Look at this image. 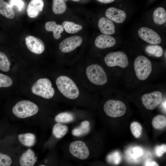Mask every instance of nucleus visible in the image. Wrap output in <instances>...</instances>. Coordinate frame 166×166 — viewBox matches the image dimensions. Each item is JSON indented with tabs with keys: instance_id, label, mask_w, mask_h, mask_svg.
<instances>
[{
	"instance_id": "f03ea898",
	"label": "nucleus",
	"mask_w": 166,
	"mask_h": 166,
	"mask_svg": "<svg viewBox=\"0 0 166 166\" xmlns=\"http://www.w3.org/2000/svg\"><path fill=\"white\" fill-rule=\"evenodd\" d=\"M38 111L37 105L28 100H22L17 102L14 106L12 112L18 117L24 118L33 116Z\"/></svg>"
},
{
	"instance_id": "f257e3e1",
	"label": "nucleus",
	"mask_w": 166,
	"mask_h": 166,
	"mask_svg": "<svg viewBox=\"0 0 166 166\" xmlns=\"http://www.w3.org/2000/svg\"><path fill=\"white\" fill-rule=\"evenodd\" d=\"M56 83L59 90L66 97L74 99L79 96L78 88L73 81L69 77L61 76L57 79Z\"/></svg>"
},
{
	"instance_id": "a878e982",
	"label": "nucleus",
	"mask_w": 166,
	"mask_h": 166,
	"mask_svg": "<svg viewBox=\"0 0 166 166\" xmlns=\"http://www.w3.org/2000/svg\"><path fill=\"white\" fill-rule=\"evenodd\" d=\"M66 6L64 1L54 0L53 1L52 10L55 14H61L66 10Z\"/></svg>"
},
{
	"instance_id": "7ed1b4c3",
	"label": "nucleus",
	"mask_w": 166,
	"mask_h": 166,
	"mask_svg": "<svg viewBox=\"0 0 166 166\" xmlns=\"http://www.w3.org/2000/svg\"><path fill=\"white\" fill-rule=\"evenodd\" d=\"M50 81L47 78L38 80L32 86L31 91L33 93L45 99L52 97L55 93L54 89L52 87Z\"/></svg>"
},
{
	"instance_id": "5701e85b",
	"label": "nucleus",
	"mask_w": 166,
	"mask_h": 166,
	"mask_svg": "<svg viewBox=\"0 0 166 166\" xmlns=\"http://www.w3.org/2000/svg\"><path fill=\"white\" fill-rule=\"evenodd\" d=\"M0 14L9 19L13 18L15 16L12 7L9 3L2 0H0Z\"/></svg>"
},
{
	"instance_id": "7c9ffc66",
	"label": "nucleus",
	"mask_w": 166,
	"mask_h": 166,
	"mask_svg": "<svg viewBox=\"0 0 166 166\" xmlns=\"http://www.w3.org/2000/svg\"><path fill=\"white\" fill-rule=\"evenodd\" d=\"M10 65L9 60L6 55L0 51V69L4 72H8L10 70Z\"/></svg>"
},
{
	"instance_id": "6e6552de",
	"label": "nucleus",
	"mask_w": 166,
	"mask_h": 166,
	"mask_svg": "<svg viewBox=\"0 0 166 166\" xmlns=\"http://www.w3.org/2000/svg\"><path fill=\"white\" fill-rule=\"evenodd\" d=\"M69 151L75 157L81 160L86 159L89 155V152L85 143L81 140L71 142L69 146Z\"/></svg>"
},
{
	"instance_id": "9d476101",
	"label": "nucleus",
	"mask_w": 166,
	"mask_h": 166,
	"mask_svg": "<svg viewBox=\"0 0 166 166\" xmlns=\"http://www.w3.org/2000/svg\"><path fill=\"white\" fill-rule=\"evenodd\" d=\"M139 36L146 42L152 44L160 43L161 39L159 34L152 29L146 27H142L138 30Z\"/></svg>"
},
{
	"instance_id": "c756f323",
	"label": "nucleus",
	"mask_w": 166,
	"mask_h": 166,
	"mask_svg": "<svg viewBox=\"0 0 166 166\" xmlns=\"http://www.w3.org/2000/svg\"><path fill=\"white\" fill-rule=\"evenodd\" d=\"M145 49L148 53L157 57L161 56L163 52L162 47L158 45H149L146 46Z\"/></svg>"
},
{
	"instance_id": "58836bf2",
	"label": "nucleus",
	"mask_w": 166,
	"mask_h": 166,
	"mask_svg": "<svg viewBox=\"0 0 166 166\" xmlns=\"http://www.w3.org/2000/svg\"><path fill=\"white\" fill-rule=\"evenodd\" d=\"M162 108L164 112L166 113V100H164L162 103Z\"/></svg>"
},
{
	"instance_id": "e433bc0d",
	"label": "nucleus",
	"mask_w": 166,
	"mask_h": 166,
	"mask_svg": "<svg viewBox=\"0 0 166 166\" xmlns=\"http://www.w3.org/2000/svg\"><path fill=\"white\" fill-rule=\"evenodd\" d=\"M144 166H159V165L156 162L149 159L145 160Z\"/></svg>"
},
{
	"instance_id": "6ab92c4d",
	"label": "nucleus",
	"mask_w": 166,
	"mask_h": 166,
	"mask_svg": "<svg viewBox=\"0 0 166 166\" xmlns=\"http://www.w3.org/2000/svg\"><path fill=\"white\" fill-rule=\"evenodd\" d=\"M45 28L46 31L53 32V37L56 39H58L61 37V34L63 31L64 29L62 25H57L54 21L46 22Z\"/></svg>"
},
{
	"instance_id": "72a5a7b5",
	"label": "nucleus",
	"mask_w": 166,
	"mask_h": 166,
	"mask_svg": "<svg viewBox=\"0 0 166 166\" xmlns=\"http://www.w3.org/2000/svg\"><path fill=\"white\" fill-rule=\"evenodd\" d=\"M12 160L9 156L0 152V166H10Z\"/></svg>"
},
{
	"instance_id": "c9c22d12",
	"label": "nucleus",
	"mask_w": 166,
	"mask_h": 166,
	"mask_svg": "<svg viewBox=\"0 0 166 166\" xmlns=\"http://www.w3.org/2000/svg\"><path fill=\"white\" fill-rule=\"evenodd\" d=\"M166 152V145L163 144L160 146H157L155 148L156 155L158 157L161 156Z\"/></svg>"
},
{
	"instance_id": "cd10ccee",
	"label": "nucleus",
	"mask_w": 166,
	"mask_h": 166,
	"mask_svg": "<svg viewBox=\"0 0 166 166\" xmlns=\"http://www.w3.org/2000/svg\"><path fill=\"white\" fill-rule=\"evenodd\" d=\"M122 156L120 152L118 151H114L106 157V160L109 164L113 165L119 164L121 160Z\"/></svg>"
},
{
	"instance_id": "a211bd4d",
	"label": "nucleus",
	"mask_w": 166,
	"mask_h": 166,
	"mask_svg": "<svg viewBox=\"0 0 166 166\" xmlns=\"http://www.w3.org/2000/svg\"><path fill=\"white\" fill-rule=\"evenodd\" d=\"M37 161L34 152L29 148L21 156L19 163L21 166H34Z\"/></svg>"
},
{
	"instance_id": "ddd939ff",
	"label": "nucleus",
	"mask_w": 166,
	"mask_h": 166,
	"mask_svg": "<svg viewBox=\"0 0 166 166\" xmlns=\"http://www.w3.org/2000/svg\"><path fill=\"white\" fill-rule=\"evenodd\" d=\"M143 148L136 146L130 147L126 150L124 156L126 160L131 163H138L140 161V158L143 155Z\"/></svg>"
},
{
	"instance_id": "39448f33",
	"label": "nucleus",
	"mask_w": 166,
	"mask_h": 166,
	"mask_svg": "<svg viewBox=\"0 0 166 166\" xmlns=\"http://www.w3.org/2000/svg\"><path fill=\"white\" fill-rule=\"evenodd\" d=\"M86 73L88 79L94 84L102 85L107 81V77L104 70L98 65L93 64L88 66Z\"/></svg>"
},
{
	"instance_id": "473e14b6",
	"label": "nucleus",
	"mask_w": 166,
	"mask_h": 166,
	"mask_svg": "<svg viewBox=\"0 0 166 166\" xmlns=\"http://www.w3.org/2000/svg\"><path fill=\"white\" fill-rule=\"evenodd\" d=\"M13 83V81L10 77L0 73V87H9Z\"/></svg>"
},
{
	"instance_id": "dca6fc26",
	"label": "nucleus",
	"mask_w": 166,
	"mask_h": 166,
	"mask_svg": "<svg viewBox=\"0 0 166 166\" xmlns=\"http://www.w3.org/2000/svg\"><path fill=\"white\" fill-rule=\"evenodd\" d=\"M98 26L101 32L104 34L111 35L115 32V26L113 22L104 17L98 21Z\"/></svg>"
},
{
	"instance_id": "4468645a",
	"label": "nucleus",
	"mask_w": 166,
	"mask_h": 166,
	"mask_svg": "<svg viewBox=\"0 0 166 166\" xmlns=\"http://www.w3.org/2000/svg\"><path fill=\"white\" fill-rule=\"evenodd\" d=\"M105 15L109 19L118 23L123 22L126 17L124 11L114 7L107 9L105 12Z\"/></svg>"
},
{
	"instance_id": "1a4fd4ad",
	"label": "nucleus",
	"mask_w": 166,
	"mask_h": 166,
	"mask_svg": "<svg viewBox=\"0 0 166 166\" xmlns=\"http://www.w3.org/2000/svg\"><path fill=\"white\" fill-rule=\"evenodd\" d=\"M162 95L161 92L155 91L144 94L141 101L145 108L148 110H152L162 101Z\"/></svg>"
},
{
	"instance_id": "aec40b11",
	"label": "nucleus",
	"mask_w": 166,
	"mask_h": 166,
	"mask_svg": "<svg viewBox=\"0 0 166 166\" xmlns=\"http://www.w3.org/2000/svg\"><path fill=\"white\" fill-rule=\"evenodd\" d=\"M18 139L19 142L23 145L27 147H32L36 143L35 135L31 133H27L19 134Z\"/></svg>"
},
{
	"instance_id": "f8f14e48",
	"label": "nucleus",
	"mask_w": 166,
	"mask_h": 166,
	"mask_svg": "<svg viewBox=\"0 0 166 166\" xmlns=\"http://www.w3.org/2000/svg\"><path fill=\"white\" fill-rule=\"evenodd\" d=\"M25 42L28 49L34 53L40 54L44 50V44L39 38L28 35L25 38Z\"/></svg>"
},
{
	"instance_id": "0eeeda50",
	"label": "nucleus",
	"mask_w": 166,
	"mask_h": 166,
	"mask_svg": "<svg viewBox=\"0 0 166 166\" xmlns=\"http://www.w3.org/2000/svg\"><path fill=\"white\" fill-rule=\"evenodd\" d=\"M105 62L110 67L118 66L122 68L126 67L128 65V58L124 52L117 51L110 52L105 56Z\"/></svg>"
},
{
	"instance_id": "423d86ee",
	"label": "nucleus",
	"mask_w": 166,
	"mask_h": 166,
	"mask_svg": "<svg viewBox=\"0 0 166 166\" xmlns=\"http://www.w3.org/2000/svg\"><path fill=\"white\" fill-rule=\"evenodd\" d=\"M103 109L105 113L109 116L117 117L124 115L126 107L124 103L121 101L109 100L104 104Z\"/></svg>"
},
{
	"instance_id": "393cba45",
	"label": "nucleus",
	"mask_w": 166,
	"mask_h": 166,
	"mask_svg": "<svg viewBox=\"0 0 166 166\" xmlns=\"http://www.w3.org/2000/svg\"><path fill=\"white\" fill-rule=\"evenodd\" d=\"M62 26L65 31L69 34H74L81 30V26L72 22L65 21L62 23Z\"/></svg>"
},
{
	"instance_id": "ea45409f",
	"label": "nucleus",
	"mask_w": 166,
	"mask_h": 166,
	"mask_svg": "<svg viewBox=\"0 0 166 166\" xmlns=\"http://www.w3.org/2000/svg\"><path fill=\"white\" fill-rule=\"evenodd\" d=\"M72 1H74V2H77V1H79V0H72Z\"/></svg>"
},
{
	"instance_id": "9b49d317",
	"label": "nucleus",
	"mask_w": 166,
	"mask_h": 166,
	"mask_svg": "<svg viewBox=\"0 0 166 166\" xmlns=\"http://www.w3.org/2000/svg\"><path fill=\"white\" fill-rule=\"evenodd\" d=\"M82 41V38L79 35L71 36L62 41L59 44V48L63 52H69L80 46Z\"/></svg>"
},
{
	"instance_id": "412c9836",
	"label": "nucleus",
	"mask_w": 166,
	"mask_h": 166,
	"mask_svg": "<svg viewBox=\"0 0 166 166\" xmlns=\"http://www.w3.org/2000/svg\"><path fill=\"white\" fill-rule=\"evenodd\" d=\"M154 22L158 25H162L166 21V11L164 8L159 7L156 8L153 14Z\"/></svg>"
},
{
	"instance_id": "2eb2a0df",
	"label": "nucleus",
	"mask_w": 166,
	"mask_h": 166,
	"mask_svg": "<svg viewBox=\"0 0 166 166\" xmlns=\"http://www.w3.org/2000/svg\"><path fill=\"white\" fill-rule=\"evenodd\" d=\"M116 43V39L114 37L104 34L97 36L95 41L96 46L101 49L112 47Z\"/></svg>"
},
{
	"instance_id": "a19ab883",
	"label": "nucleus",
	"mask_w": 166,
	"mask_h": 166,
	"mask_svg": "<svg viewBox=\"0 0 166 166\" xmlns=\"http://www.w3.org/2000/svg\"><path fill=\"white\" fill-rule=\"evenodd\" d=\"M39 166H45L44 165H39Z\"/></svg>"
},
{
	"instance_id": "4be33fe9",
	"label": "nucleus",
	"mask_w": 166,
	"mask_h": 166,
	"mask_svg": "<svg viewBox=\"0 0 166 166\" xmlns=\"http://www.w3.org/2000/svg\"><path fill=\"white\" fill-rule=\"evenodd\" d=\"M90 130L89 122L87 121H82L78 127L74 128L72 131V134L75 136H80L88 133Z\"/></svg>"
},
{
	"instance_id": "c85d7f7f",
	"label": "nucleus",
	"mask_w": 166,
	"mask_h": 166,
	"mask_svg": "<svg viewBox=\"0 0 166 166\" xmlns=\"http://www.w3.org/2000/svg\"><path fill=\"white\" fill-rule=\"evenodd\" d=\"M153 127L156 129H161L166 125V118L164 116L159 115L156 116L152 121Z\"/></svg>"
},
{
	"instance_id": "f704fd0d",
	"label": "nucleus",
	"mask_w": 166,
	"mask_h": 166,
	"mask_svg": "<svg viewBox=\"0 0 166 166\" xmlns=\"http://www.w3.org/2000/svg\"><path fill=\"white\" fill-rule=\"evenodd\" d=\"M9 5L11 7L15 6H17L18 10L21 11L24 6V2L21 0H11L9 1Z\"/></svg>"
},
{
	"instance_id": "20e7f679",
	"label": "nucleus",
	"mask_w": 166,
	"mask_h": 166,
	"mask_svg": "<svg viewBox=\"0 0 166 166\" xmlns=\"http://www.w3.org/2000/svg\"><path fill=\"white\" fill-rule=\"evenodd\" d=\"M134 66L136 77L140 80L147 79L152 71V64L150 60L144 56L137 57L134 62Z\"/></svg>"
},
{
	"instance_id": "2f4dec72",
	"label": "nucleus",
	"mask_w": 166,
	"mask_h": 166,
	"mask_svg": "<svg viewBox=\"0 0 166 166\" xmlns=\"http://www.w3.org/2000/svg\"><path fill=\"white\" fill-rule=\"evenodd\" d=\"M130 129L132 134L135 137L138 138L140 136L142 127L139 122L136 121L132 122L130 124Z\"/></svg>"
},
{
	"instance_id": "4c0bfd02",
	"label": "nucleus",
	"mask_w": 166,
	"mask_h": 166,
	"mask_svg": "<svg viewBox=\"0 0 166 166\" xmlns=\"http://www.w3.org/2000/svg\"><path fill=\"white\" fill-rule=\"evenodd\" d=\"M97 1L104 3H111L114 1L113 0H98Z\"/></svg>"
},
{
	"instance_id": "bb28decb",
	"label": "nucleus",
	"mask_w": 166,
	"mask_h": 166,
	"mask_svg": "<svg viewBox=\"0 0 166 166\" xmlns=\"http://www.w3.org/2000/svg\"><path fill=\"white\" fill-rule=\"evenodd\" d=\"M74 116L71 113L62 112L59 113L55 118V121L57 123H68L73 121Z\"/></svg>"
},
{
	"instance_id": "b1692460",
	"label": "nucleus",
	"mask_w": 166,
	"mask_h": 166,
	"mask_svg": "<svg viewBox=\"0 0 166 166\" xmlns=\"http://www.w3.org/2000/svg\"><path fill=\"white\" fill-rule=\"evenodd\" d=\"M68 127L65 125L57 123L53 126L52 132L55 137L60 139L63 137L68 132Z\"/></svg>"
},
{
	"instance_id": "f3484780",
	"label": "nucleus",
	"mask_w": 166,
	"mask_h": 166,
	"mask_svg": "<svg viewBox=\"0 0 166 166\" xmlns=\"http://www.w3.org/2000/svg\"><path fill=\"white\" fill-rule=\"evenodd\" d=\"M44 5V2L42 0H31L27 9L28 16L31 18L37 17L42 10Z\"/></svg>"
}]
</instances>
